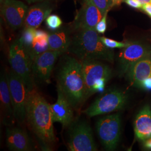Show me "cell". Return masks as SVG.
Wrapping results in <instances>:
<instances>
[{
	"label": "cell",
	"instance_id": "24",
	"mask_svg": "<svg viewBox=\"0 0 151 151\" xmlns=\"http://www.w3.org/2000/svg\"><path fill=\"white\" fill-rule=\"evenodd\" d=\"M100 39L103 44L108 48H123L127 44V43L117 42L115 40L104 37H100Z\"/></svg>",
	"mask_w": 151,
	"mask_h": 151
},
{
	"label": "cell",
	"instance_id": "28",
	"mask_svg": "<svg viewBox=\"0 0 151 151\" xmlns=\"http://www.w3.org/2000/svg\"><path fill=\"white\" fill-rule=\"evenodd\" d=\"M147 91H151V77L146 79L141 85V87Z\"/></svg>",
	"mask_w": 151,
	"mask_h": 151
},
{
	"label": "cell",
	"instance_id": "29",
	"mask_svg": "<svg viewBox=\"0 0 151 151\" xmlns=\"http://www.w3.org/2000/svg\"><path fill=\"white\" fill-rule=\"evenodd\" d=\"M141 9L151 17V4H146L143 5Z\"/></svg>",
	"mask_w": 151,
	"mask_h": 151
},
{
	"label": "cell",
	"instance_id": "27",
	"mask_svg": "<svg viewBox=\"0 0 151 151\" xmlns=\"http://www.w3.org/2000/svg\"><path fill=\"white\" fill-rule=\"evenodd\" d=\"M124 2L128 5L134 9H140L142 7V5L138 0H124Z\"/></svg>",
	"mask_w": 151,
	"mask_h": 151
},
{
	"label": "cell",
	"instance_id": "2",
	"mask_svg": "<svg viewBox=\"0 0 151 151\" xmlns=\"http://www.w3.org/2000/svg\"><path fill=\"white\" fill-rule=\"evenodd\" d=\"M57 89L60 90L74 109L86 101V86L81 61L65 55L57 74Z\"/></svg>",
	"mask_w": 151,
	"mask_h": 151
},
{
	"label": "cell",
	"instance_id": "23",
	"mask_svg": "<svg viewBox=\"0 0 151 151\" xmlns=\"http://www.w3.org/2000/svg\"><path fill=\"white\" fill-rule=\"evenodd\" d=\"M45 24L49 29L52 31L58 30L62 25L63 22L60 16L53 14L49 15L45 19Z\"/></svg>",
	"mask_w": 151,
	"mask_h": 151
},
{
	"label": "cell",
	"instance_id": "21",
	"mask_svg": "<svg viewBox=\"0 0 151 151\" xmlns=\"http://www.w3.org/2000/svg\"><path fill=\"white\" fill-rule=\"evenodd\" d=\"M49 34L41 30H37L32 47L27 50L34 61L38 55L49 50Z\"/></svg>",
	"mask_w": 151,
	"mask_h": 151
},
{
	"label": "cell",
	"instance_id": "16",
	"mask_svg": "<svg viewBox=\"0 0 151 151\" xmlns=\"http://www.w3.org/2000/svg\"><path fill=\"white\" fill-rule=\"evenodd\" d=\"M6 145L9 149L14 151L32 150V145L27 133L21 128L11 127L6 128Z\"/></svg>",
	"mask_w": 151,
	"mask_h": 151
},
{
	"label": "cell",
	"instance_id": "8",
	"mask_svg": "<svg viewBox=\"0 0 151 151\" xmlns=\"http://www.w3.org/2000/svg\"><path fill=\"white\" fill-rule=\"evenodd\" d=\"M96 131L105 148L114 151L118 146L121 133V118L119 114H113L99 119Z\"/></svg>",
	"mask_w": 151,
	"mask_h": 151
},
{
	"label": "cell",
	"instance_id": "15",
	"mask_svg": "<svg viewBox=\"0 0 151 151\" xmlns=\"http://www.w3.org/2000/svg\"><path fill=\"white\" fill-rule=\"evenodd\" d=\"M0 99L2 111V123L6 126H11L14 123L16 119L12 103L7 73L5 72L1 75Z\"/></svg>",
	"mask_w": 151,
	"mask_h": 151
},
{
	"label": "cell",
	"instance_id": "33",
	"mask_svg": "<svg viewBox=\"0 0 151 151\" xmlns=\"http://www.w3.org/2000/svg\"><path fill=\"white\" fill-rule=\"evenodd\" d=\"M25 1H26L27 3H29V4H32V3L37 2L38 1H42L43 0H25Z\"/></svg>",
	"mask_w": 151,
	"mask_h": 151
},
{
	"label": "cell",
	"instance_id": "18",
	"mask_svg": "<svg viewBox=\"0 0 151 151\" xmlns=\"http://www.w3.org/2000/svg\"><path fill=\"white\" fill-rule=\"evenodd\" d=\"M52 11L50 5L47 2H43L32 6L28 9L24 22V27L37 29L40 27Z\"/></svg>",
	"mask_w": 151,
	"mask_h": 151
},
{
	"label": "cell",
	"instance_id": "6",
	"mask_svg": "<svg viewBox=\"0 0 151 151\" xmlns=\"http://www.w3.org/2000/svg\"><path fill=\"white\" fill-rule=\"evenodd\" d=\"M128 100L127 95L119 90H111L99 96L83 111L90 117L111 113L124 108Z\"/></svg>",
	"mask_w": 151,
	"mask_h": 151
},
{
	"label": "cell",
	"instance_id": "30",
	"mask_svg": "<svg viewBox=\"0 0 151 151\" xmlns=\"http://www.w3.org/2000/svg\"><path fill=\"white\" fill-rule=\"evenodd\" d=\"M145 147L147 149L151 150V138L145 141Z\"/></svg>",
	"mask_w": 151,
	"mask_h": 151
},
{
	"label": "cell",
	"instance_id": "25",
	"mask_svg": "<svg viewBox=\"0 0 151 151\" xmlns=\"http://www.w3.org/2000/svg\"><path fill=\"white\" fill-rule=\"evenodd\" d=\"M92 1L103 15L113 7L111 0H92Z\"/></svg>",
	"mask_w": 151,
	"mask_h": 151
},
{
	"label": "cell",
	"instance_id": "14",
	"mask_svg": "<svg viewBox=\"0 0 151 151\" xmlns=\"http://www.w3.org/2000/svg\"><path fill=\"white\" fill-rule=\"evenodd\" d=\"M57 100L50 105L53 120L58 122L63 127L70 125L73 120V109L63 93L57 89Z\"/></svg>",
	"mask_w": 151,
	"mask_h": 151
},
{
	"label": "cell",
	"instance_id": "11",
	"mask_svg": "<svg viewBox=\"0 0 151 151\" xmlns=\"http://www.w3.org/2000/svg\"><path fill=\"white\" fill-rule=\"evenodd\" d=\"M29 7L18 0H1V12L11 29L15 30L24 26Z\"/></svg>",
	"mask_w": 151,
	"mask_h": 151
},
{
	"label": "cell",
	"instance_id": "9",
	"mask_svg": "<svg viewBox=\"0 0 151 151\" xmlns=\"http://www.w3.org/2000/svg\"><path fill=\"white\" fill-rule=\"evenodd\" d=\"M68 147L70 151H97L91 128L87 122L80 120L71 124Z\"/></svg>",
	"mask_w": 151,
	"mask_h": 151
},
{
	"label": "cell",
	"instance_id": "12",
	"mask_svg": "<svg viewBox=\"0 0 151 151\" xmlns=\"http://www.w3.org/2000/svg\"><path fill=\"white\" fill-rule=\"evenodd\" d=\"M63 53L48 50L40 54L34 60L32 75L34 81L49 83L54 65Z\"/></svg>",
	"mask_w": 151,
	"mask_h": 151
},
{
	"label": "cell",
	"instance_id": "20",
	"mask_svg": "<svg viewBox=\"0 0 151 151\" xmlns=\"http://www.w3.org/2000/svg\"><path fill=\"white\" fill-rule=\"evenodd\" d=\"M72 37L69 32L63 29L49 34V50L60 52L63 53L68 51L71 43Z\"/></svg>",
	"mask_w": 151,
	"mask_h": 151
},
{
	"label": "cell",
	"instance_id": "5",
	"mask_svg": "<svg viewBox=\"0 0 151 151\" xmlns=\"http://www.w3.org/2000/svg\"><path fill=\"white\" fill-rule=\"evenodd\" d=\"M86 86V100L95 93L96 88L105 86L111 77L112 70L108 65L95 60H80Z\"/></svg>",
	"mask_w": 151,
	"mask_h": 151
},
{
	"label": "cell",
	"instance_id": "10",
	"mask_svg": "<svg viewBox=\"0 0 151 151\" xmlns=\"http://www.w3.org/2000/svg\"><path fill=\"white\" fill-rule=\"evenodd\" d=\"M150 56H151V50L145 45L138 42L127 43L118 55L120 73L126 74L132 65Z\"/></svg>",
	"mask_w": 151,
	"mask_h": 151
},
{
	"label": "cell",
	"instance_id": "31",
	"mask_svg": "<svg viewBox=\"0 0 151 151\" xmlns=\"http://www.w3.org/2000/svg\"><path fill=\"white\" fill-rule=\"evenodd\" d=\"M112 1V6L113 7L114 6H119L121 4V3L124 1V0H111Z\"/></svg>",
	"mask_w": 151,
	"mask_h": 151
},
{
	"label": "cell",
	"instance_id": "3",
	"mask_svg": "<svg viewBox=\"0 0 151 151\" xmlns=\"http://www.w3.org/2000/svg\"><path fill=\"white\" fill-rule=\"evenodd\" d=\"M72 37L68 51L75 55L80 60H95L113 62L114 53L101 40L95 29L77 30Z\"/></svg>",
	"mask_w": 151,
	"mask_h": 151
},
{
	"label": "cell",
	"instance_id": "4",
	"mask_svg": "<svg viewBox=\"0 0 151 151\" xmlns=\"http://www.w3.org/2000/svg\"><path fill=\"white\" fill-rule=\"evenodd\" d=\"M9 61L12 70L24 82L29 90L35 86L32 75V60L21 38L11 44Z\"/></svg>",
	"mask_w": 151,
	"mask_h": 151
},
{
	"label": "cell",
	"instance_id": "32",
	"mask_svg": "<svg viewBox=\"0 0 151 151\" xmlns=\"http://www.w3.org/2000/svg\"><path fill=\"white\" fill-rule=\"evenodd\" d=\"M142 5H145L146 4H151V0H138Z\"/></svg>",
	"mask_w": 151,
	"mask_h": 151
},
{
	"label": "cell",
	"instance_id": "7",
	"mask_svg": "<svg viewBox=\"0 0 151 151\" xmlns=\"http://www.w3.org/2000/svg\"><path fill=\"white\" fill-rule=\"evenodd\" d=\"M7 76L15 119L19 123H24L26 120V105L29 90L11 69L7 72Z\"/></svg>",
	"mask_w": 151,
	"mask_h": 151
},
{
	"label": "cell",
	"instance_id": "22",
	"mask_svg": "<svg viewBox=\"0 0 151 151\" xmlns=\"http://www.w3.org/2000/svg\"><path fill=\"white\" fill-rule=\"evenodd\" d=\"M36 30V29L32 27H24L20 38L24 47L27 50L29 49L32 47L35 36Z\"/></svg>",
	"mask_w": 151,
	"mask_h": 151
},
{
	"label": "cell",
	"instance_id": "17",
	"mask_svg": "<svg viewBox=\"0 0 151 151\" xmlns=\"http://www.w3.org/2000/svg\"><path fill=\"white\" fill-rule=\"evenodd\" d=\"M126 75L132 86L141 87L142 82L151 77V56L140 60L132 65Z\"/></svg>",
	"mask_w": 151,
	"mask_h": 151
},
{
	"label": "cell",
	"instance_id": "26",
	"mask_svg": "<svg viewBox=\"0 0 151 151\" xmlns=\"http://www.w3.org/2000/svg\"><path fill=\"white\" fill-rule=\"evenodd\" d=\"M108 11L104 15L102 19L98 22L95 27V30L99 34H104L107 29V15Z\"/></svg>",
	"mask_w": 151,
	"mask_h": 151
},
{
	"label": "cell",
	"instance_id": "19",
	"mask_svg": "<svg viewBox=\"0 0 151 151\" xmlns=\"http://www.w3.org/2000/svg\"><path fill=\"white\" fill-rule=\"evenodd\" d=\"M134 132L139 140L145 142L151 138V108L149 105L145 106L136 116Z\"/></svg>",
	"mask_w": 151,
	"mask_h": 151
},
{
	"label": "cell",
	"instance_id": "13",
	"mask_svg": "<svg viewBox=\"0 0 151 151\" xmlns=\"http://www.w3.org/2000/svg\"><path fill=\"white\" fill-rule=\"evenodd\" d=\"M103 15L92 0H83L81 9L75 17L73 25L75 30L95 29Z\"/></svg>",
	"mask_w": 151,
	"mask_h": 151
},
{
	"label": "cell",
	"instance_id": "1",
	"mask_svg": "<svg viewBox=\"0 0 151 151\" xmlns=\"http://www.w3.org/2000/svg\"><path fill=\"white\" fill-rule=\"evenodd\" d=\"M26 120L30 129L44 145L50 146L55 142L50 104L35 86L28 92Z\"/></svg>",
	"mask_w": 151,
	"mask_h": 151
}]
</instances>
